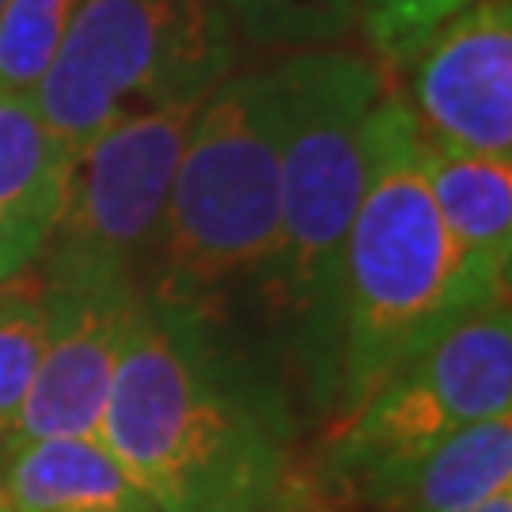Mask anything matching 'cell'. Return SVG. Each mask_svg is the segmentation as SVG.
Wrapping results in <instances>:
<instances>
[{
	"mask_svg": "<svg viewBox=\"0 0 512 512\" xmlns=\"http://www.w3.org/2000/svg\"><path fill=\"white\" fill-rule=\"evenodd\" d=\"M99 440L156 512H293V421L217 330L137 296Z\"/></svg>",
	"mask_w": 512,
	"mask_h": 512,
	"instance_id": "1",
	"label": "cell"
},
{
	"mask_svg": "<svg viewBox=\"0 0 512 512\" xmlns=\"http://www.w3.org/2000/svg\"><path fill=\"white\" fill-rule=\"evenodd\" d=\"M509 296L456 247L429 194L410 110L384 92L368 118L365 190L342 251L330 429L463 311Z\"/></svg>",
	"mask_w": 512,
	"mask_h": 512,
	"instance_id": "2",
	"label": "cell"
},
{
	"mask_svg": "<svg viewBox=\"0 0 512 512\" xmlns=\"http://www.w3.org/2000/svg\"><path fill=\"white\" fill-rule=\"evenodd\" d=\"M281 107L270 69L228 73L205 95L171 183L141 296L209 330L239 300L274 308L281 258Z\"/></svg>",
	"mask_w": 512,
	"mask_h": 512,
	"instance_id": "3",
	"label": "cell"
},
{
	"mask_svg": "<svg viewBox=\"0 0 512 512\" xmlns=\"http://www.w3.org/2000/svg\"><path fill=\"white\" fill-rule=\"evenodd\" d=\"M281 107V258L274 311L296 334L315 406L327 414L338 353L342 251L365 190L368 118L384 73L349 50H304L274 65Z\"/></svg>",
	"mask_w": 512,
	"mask_h": 512,
	"instance_id": "4",
	"label": "cell"
},
{
	"mask_svg": "<svg viewBox=\"0 0 512 512\" xmlns=\"http://www.w3.org/2000/svg\"><path fill=\"white\" fill-rule=\"evenodd\" d=\"M236 61L217 0H76L35 107L76 164L129 114L205 99Z\"/></svg>",
	"mask_w": 512,
	"mask_h": 512,
	"instance_id": "5",
	"label": "cell"
},
{
	"mask_svg": "<svg viewBox=\"0 0 512 512\" xmlns=\"http://www.w3.org/2000/svg\"><path fill=\"white\" fill-rule=\"evenodd\" d=\"M505 410H512V315L509 296H497L437 330L327 429V471L357 494L448 433Z\"/></svg>",
	"mask_w": 512,
	"mask_h": 512,
	"instance_id": "6",
	"label": "cell"
},
{
	"mask_svg": "<svg viewBox=\"0 0 512 512\" xmlns=\"http://www.w3.org/2000/svg\"><path fill=\"white\" fill-rule=\"evenodd\" d=\"M202 103L186 99L129 114L84 148L38 255L46 266L42 289L141 285Z\"/></svg>",
	"mask_w": 512,
	"mask_h": 512,
	"instance_id": "7",
	"label": "cell"
},
{
	"mask_svg": "<svg viewBox=\"0 0 512 512\" xmlns=\"http://www.w3.org/2000/svg\"><path fill=\"white\" fill-rule=\"evenodd\" d=\"M421 137L512 160V0H471L403 61Z\"/></svg>",
	"mask_w": 512,
	"mask_h": 512,
	"instance_id": "8",
	"label": "cell"
},
{
	"mask_svg": "<svg viewBox=\"0 0 512 512\" xmlns=\"http://www.w3.org/2000/svg\"><path fill=\"white\" fill-rule=\"evenodd\" d=\"M137 296L141 285L129 281L46 289V349L12 429L0 437V448L46 437L99 440Z\"/></svg>",
	"mask_w": 512,
	"mask_h": 512,
	"instance_id": "9",
	"label": "cell"
},
{
	"mask_svg": "<svg viewBox=\"0 0 512 512\" xmlns=\"http://www.w3.org/2000/svg\"><path fill=\"white\" fill-rule=\"evenodd\" d=\"M73 164L31 95L0 92V285L35 266L54 232Z\"/></svg>",
	"mask_w": 512,
	"mask_h": 512,
	"instance_id": "10",
	"label": "cell"
},
{
	"mask_svg": "<svg viewBox=\"0 0 512 512\" xmlns=\"http://www.w3.org/2000/svg\"><path fill=\"white\" fill-rule=\"evenodd\" d=\"M501 494H512V410L463 425L357 490L380 512H467Z\"/></svg>",
	"mask_w": 512,
	"mask_h": 512,
	"instance_id": "11",
	"label": "cell"
},
{
	"mask_svg": "<svg viewBox=\"0 0 512 512\" xmlns=\"http://www.w3.org/2000/svg\"><path fill=\"white\" fill-rule=\"evenodd\" d=\"M8 512H156L103 440L46 437L0 448Z\"/></svg>",
	"mask_w": 512,
	"mask_h": 512,
	"instance_id": "12",
	"label": "cell"
},
{
	"mask_svg": "<svg viewBox=\"0 0 512 512\" xmlns=\"http://www.w3.org/2000/svg\"><path fill=\"white\" fill-rule=\"evenodd\" d=\"M421 171L456 247L482 274L509 285L512 262V160L478 156L421 137Z\"/></svg>",
	"mask_w": 512,
	"mask_h": 512,
	"instance_id": "13",
	"label": "cell"
},
{
	"mask_svg": "<svg viewBox=\"0 0 512 512\" xmlns=\"http://www.w3.org/2000/svg\"><path fill=\"white\" fill-rule=\"evenodd\" d=\"M232 31L262 50H327L361 19L357 0H217Z\"/></svg>",
	"mask_w": 512,
	"mask_h": 512,
	"instance_id": "14",
	"label": "cell"
},
{
	"mask_svg": "<svg viewBox=\"0 0 512 512\" xmlns=\"http://www.w3.org/2000/svg\"><path fill=\"white\" fill-rule=\"evenodd\" d=\"M76 0H4L0 8V92L35 99L50 73Z\"/></svg>",
	"mask_w": 512,
	"mask_h": 512,
	"instance_id": "15",
	"label": "cell"
},
{
	"mask_svg": "<svg viewBox=\"0 0 512 512\" xmlns=\"http://www.w3.org/2000/svg\"><path fill=\"white\" fill-rule=\"evenodd\" d=\"M50 334L46 289L31 293L16 281L0 285V437L12 429L19 406L31 391V380Z\"/></svg>",
	"mask_w": 512,
	"mask_h": 512,
	"instance_id": "16",
	"label": "cell"
},
{
	"mask_svg": "<svg viewBox=\"0 0 512 512\" xmlns=\"http://www.w3.org/2000/svg\"><path fill=\"white\" fill-rule=\"evenodd\" d=\"M357 4H361L368 42L391 65H403L437 23L467 8L471 0H357Z\"/></svg>",
	"mask_w": 512,
	"mask_h": 512,
	"instance_id": "17",
	"label": "cell"
},
{
	"mask_svg": "<svg viewBox=\"0 0 512 512\" xmlns=\"http://www.w3.org/2000/svg\"><path fill=\"white\" fill-rule=\"evenodd\" d=\"M467 512H512V494L490 497V501H482V505H475V509Z\"/></svg>",
	"mask_w": 512,
	"mask_h": 512,
	"instance_id": "18",
	"label": "cell"
},
{
	"mask_svg": "<svg viewBox=\"0 0 512 512\" xmlns=\"http://www.w3.org/2000/svg\"><path fill=\"white\" fill-rule=\"evenodd\" d=\"M0 512H8V505H4V497H0Z\"/></svg>",
	"mask_w": 512,
	"mask_h": 512,
	"instance_id": "19",
	"label": "cell"
},
{
	"mask_svg": "<svg viewBox=\"0 0 512 512\" xmlns=\"http://www.w3.org/2000/svg\"><path fill=\"white\" fill-rule=\"evenodd\" d=\"M0 8H4V0H0Z\"/></svg>",
	"mask_w": 512,
	"mask_h": 512,
	"instance_id": "20",
	"label": "cell"
}]
</instances>
